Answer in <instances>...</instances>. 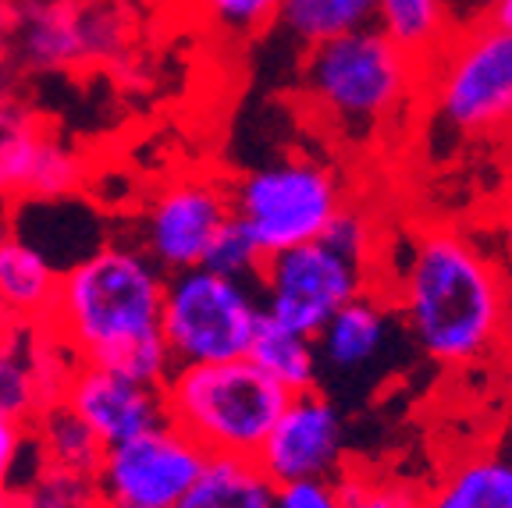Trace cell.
<instances>
[{
	"mask_svg": "<svg viewBox=\"0 0 512 508\" xmlns=\"http://www.w3.org/2000/svg\"><path fill=\"white\" fill-rule=\"evenodd\" d=\"M399 327L438 366H477L509 349L512 281L484 231H416L384 288Z\"/></svg>",
	"mask_w": 512,
	"mask_h": 508,
	"instance_id": "obj_1",
	"label": "cell"
},
{
	"mask_svg": "<svg viewBox=\"0 0 512 508\" xmlns=\"http://www.w3.org/2000/svg\"><path fill=\"white\" fill-rule=\"evenodd\" d=\"M160 299L164 270L136 242H104L61 274L47 324L75 363L160 388L175 370L160 338Z\"/></svg>",
	"mask_w": 512,
	"mask_h": 508,
	"instance_id": "obj_2",
	"label": "cell"
},
{
	"mask_svg": "<svg viewBox=\"0 0 512 508\" xmlns=\"http://www.w3.org/2000/svg\"><path fill=\"white\" fill-rule=\"evenodd\" d=\"M299 82L310 111L349 143H377L420 107L424 64L367 25L303 50Z\"/></svg>",
	"mask_w": 512,
	"mask_h": 508,
	"instance_id": "obj_3",
	"label": "cell"
},
{
	"mask_svg": "<svg viewBox=\"0 0 512 508\" xmlns=\"http://www.w3.org/2000/svg\"><path fill=\"white\" fill-rule=\"evenodd\" d=\"M164 413L175 430L207 455L256 459L285 409L288 395L249 359L217 366H178L160 384Z\"/></svg>",
	"mask_w": 512,
	"mask_h": 508,
	"instance_id": "obj_4",
	"label": "cell"
},
{
	"mask_svg": "<svg viewBox=\"0 0 512 508\" xmlns=\"http://www.w3.org/2000/svg\"><path fill=\"white\" fill-rule=\"evenodd\" d=\"M420 111L452 139L498 143L512 121V32L491 22L452 32L424 64Z\"/></svg>",
	"mask_w": 512,
	"mask_h": 508,
	"instance_id": "obj_5",
	"label": "cell"
},
{
	"mask_svg": "<svg viewBox=\"0 0 512 508\" xmlns=\"http://www.w3.org/2000/svg\"><path fill=\"white\" fill-rule=\"evenodd\" d=\"M228 192L235 224L253 239L264 260L324 239L331 221L349 207L342 175L320 157L303 153L249 167L228 182Z\"/></svg>",
	"mask_w": 512,
	"mask_h": 508,
	"instance_id": "obj_6",
	"label": "cell"
},
{
	"mask_svg": "<svg viewBox=\"0 0 512 508\" xmlns=\"http://www.w3.org/2000/svg\"><path fill=\"white\" fill-rule=\"evenodd\" d=\"M260 324H264V306L256 281L228 278L210 267L164 274L160 338L175 370L239 363L249 356Z\"/></svg>",
	"mask_w": 512,
	"mask_h": 508,
	"instance_id": "obj_7",
	"label": "cell"
},
{
	"mask_svg": "<svg viewBox=\"0 0 512 508\" xmlns=\"http://www.w3.org/2000/svg\"><path fill=\"white\" fill-rule=\"evenodd\" d=\"M374 270L338 253L324 239L285 249L264 260L256 274V292L264 320L281 331L317 338V331L352 299L374 292Z\"/></svg>",
	"mask_w": 512,
	"mask_h": 508,
	"instance_id": "obj_8",
	"label": "cell"
},
{
	"mask_svg": "<svg viewBox=\"0 0 512 508\" xmlns=\"http://www.w3.org/2000/svg\"><path fill=\"white\" fill-rule=\"evenodd\" d=\"M207 452L171 423L100 452L96 487L107 508H175L200 477Z\"/></svg>",
	"mask_w": 512,
	"mask_h": 508,
	"instance_id": "obj_9",
	"label": "cell"
},
{
	"mask_svg": "<svg viewBox=\"0 0 512 508\" xmlns=\"http://www.w3.org/2000/svg\"><path fill=\"white\" fill-rule=\"evenodd\" d=\"M232 221V192L228 182L207 175H185L150 196L139 217L136 246L164 274L203 267L210 246Z\"/></svg>",
	"mask_w": 512,
	"mask_h": 508,
	"instance_id": "obj_10",
	"label": "cell"
},
{
	"mask_svg": "<svg viewBox=\"0 0 512 508\" xmlns=\"http://www.w3.org/2000/svg\"><path fill=\"white\" fill-rule=\"evenodd\" d=\"M256 466L278 484L338 480L345 469V423L320 388L288 395L271 434L256 452Z\"/></svg>",
	"mask_w": 512,
	"mask_h": 508,
	"instance_id": "obj_11",
	"label": "cell"
},
{
	"mask_svg": "<svg viewBox=\"0 0 512 508\" xmlns=\"http://www.w3.org/2000/svg\"><path fill=\"white\" fill-rule=\"evenodd\" d=\"M64 409L96 437L100 448L121 445L128 437L168 423L157 384L118 374L111 366L75 363L64 381Z\"/></svg>",
	"mask_w": 512,
	"mask_h": 508,
	"instance_id": "obj_12",
	"label": "cell"
},
{
	"mask_svg": "<svg viewBox=\"0 0 512 508\" xmlns=\"http://www.w3.org/2000/svg\"><path fill=\"white\" fill-rule=\"evenodd\" d=\"M399 334L402 327L392 310V302L384 299L381 292L360 295L349 306H342L328 324L320 327L317 338H313L320 370H331L338 377L370 374L377 363L388 359Z\"/></svg>",
	"mask_w": 512,
	"mask_h": 508,
	"instance_id": "obj_13",
	"label": "cell"
},
{
	"mask_svg": "<svg viewBox=\"0 0 512 508\" xmlns=\"http://www.w3.org/2000/svg\"><path fill=\"white\" fill-rule=\"evenodd\" d=\"M79 182V164L54 139H43L18 121L0 118V192L22 199L68 196Z\"/></svg>",
	"mask_w": 512,
	"mask_h": 508,
	"instance_id": "obj_14",
	"label": "cell"
},
{
	"mask_svg": "<svg viewBox=\"0 0 512 508\" xmlns=\"http://www.w3.org/2000/svg\"><path fill=\"white\" fill-rule=\"evenodd\" d=\"M424 508H512V452H473L424 491Z\"/></svg>",
	"mask_w": 512,
	"mask_h": 508,
	"instance_id": "obj_15",
	"label": "cell"
},
{
	"mask_svg": "<svg viewBox=\"0 0 512 508\" xmlns=\"http://www.w3.org/2000/svg\"><path fill=\"white\" fill-rule=\"evenodd\" d=\"M61 270L18 235L0 239V317L47 320Z\"/></svg>",
	"mask_w": 512,
	"mask_h": 508,
	"instance_id": "obj_16",
	"label": "cell"
},
{
	"mask_svg": "<svg viewBox=\"0 0 512 508\" xmlns=\"http://www.w3.org/2000/svg\"><path fill=\"white\" fill-rule=\"evenodd\" d=\"M18 40L32 64L40 68H68L93 57L100 47L96 29L89 32V11L72 4H36L18 22Z\"/></svg>",
	"mask_w": 512,
	"mask_h": 508,
	"instance_id": "obj_17",
	"label": "cell"
},
{
	"mask_svg": "<svg viewBox=\"0 0 512 508\" xmlns=\"http://www.w3.org/2000/svg\"><path fill=\"white\" fill-rule=\"evenodd\" d=\"M175 508H274V480L256 459L207 455L196 484Z\"/></svg>",
	"mask_w": 512,
	"mask_h": 508,
	"instance_id": "obj_18",
	"label": "cell"
},
{
	"mask_svg": "<svg viewBox=\"0 0 512 508\" xmlns=\"http://www.w3.org/2000/svg\"><path fill=\"white\" fill-rule=\"evenodd\" d=\"M374 29L406 50L413 61L427 64L459 29L448 0H377Z\"/></svg>",
	"mask_w": 512,
	"mask_h": 508,
	"instance_id": "obj_19",
	"label": "cell"
},
{
	"mask_svg": "<svg viewBox=\"0 0 512 508\" xmlns=\"http://www.w3.org/2000/svg\"><path fill=\"white\" fill-rule=\"evenodd\" d=\"M249 363L278 384L285 395H303V391L320 388V359L313 338L281 331L274 324H260L253 345H249Z\"/></svg>",
	"mask_w": 512,
	"mask_h": 508,
	"instance_id": "obj_20",
	"label": "cell"
},
{
	"mask_svg": "<svg viewBox=\"0 0 512 508\" xmlns=\"http://www.w3.org/2000/svg\"><path fill=\"white\" fill-rule=\"evenodd\" d=\"M377 0H281L278 25L303 50L374 25Z\"/></svg>",
	"mask_w": 512,
	"mask_h": 508,
	"instance_id": "obj_21",
	"label": "cell"
},
{
	"mask_svg": "<svg viewBox=\"0 0 512 508\" xmlns=\"http://www.w3.org/2000/svg\"><path fill=\"white\" fill-rule=\"evenodd\" d=\"M196 11L228 40H253L278 25L281 0H196Z\"/></svg>",
	"mask_w": 512,
	"mask_h": 508,
	"instance_id": "obj_22",
	"label": "cell"
},
{
	"mask_svg": "<svg viewBox=\"0 0 512 508\" xmlns=\"http://www.w3.org/2000/svg\"><path fill=\"white\" fill-rule=\"evenodd\" d=\"M335 484L345 508H424V491L409 480L374 477V473L345 466Z\"/></svg>",
	"mask_w": 512,
	"mask_h": 508,
	"instance_id": "obj_23",
	"label": "cell"
},
{
	"mask_svg": "<svg viewBox=\"0 0 512 508\" xmlns=\"http://www.w3.org/2000/svg\"><path fill=\"white\" fill-rule=\"evenodd\" d=\"M47 448H50V455H54L57 462H64L68 469H96L100 452H104V448L96 445V437L89 434L64 405L57 413H50V420H47Z\"/></svg>",
	"mask_w": 512,
	"mask_h": 508,
	"instance_id": "obj_24",
	"label": "cell"
},
{
	"mask_svg": "<svg viewBox=\"0 0 512 508\" xmlns=\"http://www.w3.org/2000/svg\"><path fill=\"white\" fill-rule=\"evenodd\" d=\"M203 267L217 270V274H228V278L256 281V274H260V267H264V256H260V249L253 246V239H249L232 217V221L221 228V235L214 239Z\"/></svg>",
	"mask_w": 512,
	"mask_h": 508,
	"instance_id": "obj_25",
	"label": "cell"
},
{
	"mask_svg": "<svg viewBox=\"0 0 512 508\" xmlns=\"http://www.w3.org/2000/svg\"><path fill=\"white\" fill-rule=\"evenodd\" d=\"M36 398V352L0 345V409L22 416Z\"/></svg>",
	"mask_w": 512,
	"mask_h": 508,
	"instance_id": "obj_26",
	"label": "cell"
},
{
	"mask_svg": "<svg viewBox=\"0 0 512 508\" xmlns=\"http://www.w3.org/2000/svg\"><path fill=\"white\" fill-rule=\"evenodd\" d=\"M274 508H345L335 480H292L274 487Z\"/></svg>",
	"mask_w": 512,
	"mask_h": 508,
	"instance_id": "obj_27",
	"label": "cell"
},
{
	"mask_svg": "<svg viewBox=\"0 0 512 508\" xmlns=\"http://www.w3.org/2000/svg\"><path fill=\"white\" fill-rule=\"evenodd\" d=\"M25 437H22V416L0 409V487L15 477L18 459H22Z\"/></svg>",
	"mask_w": 512,
	"mask_h": 508,
	"instance_id": "obj_28",
	"label": "cell"
},
{
	"mask_svg": "<svg viewBox=\"0 0 512 508\" xmlns=\"http://www.w3.org/2000/svg\"><path fill=\"white\" fill-rule=\"evenodd\" d=\"M484 239H488L491 253L498 256V263H502V270L509 274V281H512V196L495 210L491 224L484 228Z\"/></svg>",
	"mask_w": 512,
	"mask_h": 508,
	"instance_id": "obj_29",
	"label": "cell"
},
{
	"mask_svg": "<svg viewBox=\"0 0 512 508\" xmlns=\"http://www.w3.org/2000/svg\"><path fill=\"white\" fill-rule=\"evenodd\" d=\"M448 4H452V18H456V25L463 29V25L484 22L495 0H448Z\"/></svg>",
	"mask_w": 512,
	"mask_h": 508,
	"instance_id": "obj_30",
	"label": "cell"
},
{
	"mask_svg": "<svg viewBox=\"0 0 512 508\" xmlns=\"http://www.w3.org/2000/svg\"><path fill=\"white\" fill-rule=\"evenodd\" d=\"M484 22H491V25H498V29L512 32V0H495Z\"/></svg>",
	"mask_w": 512,
	"mask_h": 508,
	"instance_id": "obj_31",
	"label": "cell"
},
{
	"mask_svg": "<svg viewBox=\"0 0 512 508\" xmlns=\"http://www.w3.org/2000/svg\"><path fill=\"white\" fill-rule=\"evenodd\" d=\"M8 36H11V25H8L4 8H0V57H4V50H8Z\"/></svg>",
	"mask_w": 512,
	"mask_h": 508,
	"instance_id": "obj_32",
	"label": "cell"
},
{
	"mask_svg": "<svg viewBox=\"0 0 512 508\" xmlns=\"http://www.w3.org/2000/svg\"><path fill=\"white\" fill-rule=\"evenodd\" d=\"M498 146H502V153L512 160V121H509V125H505V132L498 135Z\"/></svg>",
	"mask_w": 512,
	"mask_h": 508,
	"instance_id": "obj_33",
	"label": "cell"
},
{
	"mask_svg": "<svg viewBox=\"0 0 512 508\" xmlns=\"http://www.w3.org/2000/svg\"><path fill=\"white\" fill-rule=\"evenodd\" d=\"M509 349H512V320H509Z\"/></svg>",
	"mask_w": 512,
	"mask_h": 508,
	"instance_id": "obj_34",
	"label": "cell"
}]
</instances>
